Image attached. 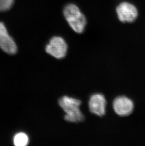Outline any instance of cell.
Segmentation results:
<instances>
[{"mask_svg":"<svg viewBox=\"0 0 145 146\" xmlns=\"http://www.w3.org/2000/svg\"><path fill=\"white\" fill-rule=\"evenodd\" d=\"M63 14L69 26L77 34L85 31L87 24L86 17L78 5L74 3H69L63 9Z\"/></svg>","mask_w":145,"mask_h":146,"instance_id":"6da1fadb","label":"cell"},{"mask_svg":"<svg viewBox=\"0 0 145 146\" xmlns=\"http://www.w3.org/2000/svg\"><path fill=\"white\" fill-rule=\"evenodd\" d=\"M133 108L132 101L125 96L116 98L113 102L114 110L118 115L122 116L130 114L132 112Z\"/></svg>","mask_w":145,"mask_h":146,"instance_id":"8992f818","label":"cell"},{"mask_svg":"<svg viewBox=\"0 0 145 146\" xmlns=\"http://www.w3.org/2000/svg\"><path fill=\"white\" fill-rule=\"evenodd\" d=\"M67 49V43L63 37L59 36L51 37L45 47V51L47 54L59 59L64 58Z\"/></svg>","mask_w":145,"mask_h":146,"instance_id":"3957f363","label":"cell"},{"mask_svg":"<svg viewBox=\"0 0 145 146\" xmlns=\"http://www.w3.org/2000/svg\"><path fill=\"white\" fill-rule=\"evenodd\" d=\"M15 0H0V13L11 10L14 5Z\"/></svg>","mask_w":145,"mask_h":146,"instance_id":"9c48e42d","label":"cell"},{"mask_svg":"<svg viewBox=\"0 0 145 146\" xmlns=\"http://www.w3.org/2000/svg\"><path fill=\"white\" fill-rule=\"evenodd\" d=\"M59 105L66 113L65 119L67 121L78 123L84 121V116L80 109L81 101L74 98L64 96L59 101Z\"/></svg>","mask_w":145,"mask_h":146,"instance_id":"7a4b0ae2","label":"cell"},{"mask_svg":"<svg viewBox=\"0 0 145 146\" xmlns=\"http://www.w3.org/2000/svg\"><path fill=\"white\" fill-rule=\"evenodd\" d=\"M107 101L102 94H94L89 100V109L90 112L99 116H102L105 113Z\"/></svg>","mask_w":145,"mask_h":146,"instance_id":"52a82bcc","label":"cell"},{"mask_svg":"<svg viewBox=\"0 0 145 146\" xmlns=\"http://www.w3.org/2000/svg\"><path fill=\"white\" fill-rule=\"evenodd\" d=\"M118 18L123 23H131L137 19L138 12L136 7L130 3L124 1L118 5L116 8Z\"/></svg>","mask_w":145,"mask_h":146,"instance_id":"277c9868","label":"cell"},{"mask_svg":"<svg viewBox=\"0 0 145 146\" xmlns=\"http://www.w3.org/2000/svg\"><path fill=\"white\" fill-rule=\"evenodd\" d=\"M0 48L7 54L16 53L18 47L13 36L10 35L5 24L0 21Z\"/></svg>","mask_w":145,"mask_h":146,"instance_id":"5b68a950","label":"cell"},{"mask_svg":"<svg viewBox=\"0 0 145 146\" xmlns=\"http://www.w3.org/2000/svg\"><path fill=\"white\" fill-rule=\"evenodd\" d=\"M13 142L15 146H26L28 144L29 138L25 133L19 132L15 135Z\"/></svg>","mask_w":145,"mask_h":146,"instance_id":"ba28073f","label":"cell"}]
</instances>
